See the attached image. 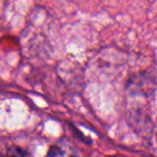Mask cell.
<instances>
[{
  "mask_svg": "<svg viewBox=\"0 0 157 157\" xmlns=\"http://www.w3.org/2000/svg\"><path fill=\"white\" fill-rule=\"evenodd\" d=\"M63 152H61V151H57V147L56 146H53V147L50 148V151H48V155H54V156H56V155H63Z\"/></svg>",
  "mask_w": 157,
  "mask_h": 157,
  "instance_id": "6da1fadb",
  "label": "cell"
}]
</instances>
